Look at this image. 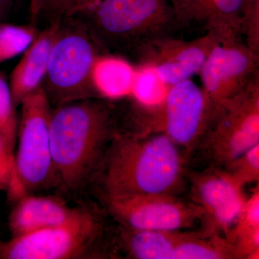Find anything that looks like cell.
<instances>
[{
  "instance_id": "30bf717a",
  "label": "cell",
  "mask_w": 259,
  "mask_h": 259,
  "mask_svg": "<svg viewBox=\"0 0 259 259\" xmlns=\"http://www.w3.org/2000/svg\"><path fill=\"white\" fill-rule=\"evenodd\" d=\"M258 67L259 55L247 47L242 37L221 39L199 71L202 90L217 110L258 74Z\"/></svg>"
},
{
  "instance_id": "5bb4252c",
  "label": "cell",
  "mask_w": 259,
  "mask_h": 259,
  "mask_svg": "<svg viewBox=\"0 0 259 259\" xmlns=\"http://www.w3.org/2000/svg\"><path fill=\"white\" fill-rule=\"evenodd\" d=\"M59 24L60 21L52 22L45 30L37 32L36 37L13 70L9 84L15 107L41 87Z\"/></svg>"
},
{
  "instance_id": "6da1fadb",
  "label": "cell",
  "mask_w": 259,
  "mask_h": 259,
  "mask_svg": "<svg viewBox=\"0 0 259 259\" xmlns=\"http://www.w3.org/2000/svg\"><path fill=\"white\" fill-rule=\"evenodd\" d=\"M185 159L163 133L117 131L96 178L107 195L170 194L185 186Z\"/></svg>"
},
{
  "instance_id": "d6986e66",
  "label": "cell",
  "mask_w": 259,
  "mask_h": 259,
  "mask_svg": "<svg viewBox=\"0 0 259 259\" xmlns=\"http://www.w3.org/2000/svg\"><path fill=\"white\" fill-rule=\"evenodd\" d=\"M236 259L226 237L203 231H185L172 259Z\"/></svg>"
},
{
  "instance_id": "8fae6325",
  "label": "cell",
  "mask_w": 259,
  "mask_h": 259,
  "mask_svg": "<svg viewBox=\"0 0 259 259\" xmlns=\"http://www.w3.org/2000/svg\"><path fill=\"white\" fill-rule=\"evenodd\" d=\"M188 177L192 202L203 211L202 231L226 236L246 199L243 189L218 167L191 173Z\"/></svg>"
},
{
  "instance_id": "7c38bea8",
  "label": "cell",
  "mask_w": 259,
  "mask_h": 259,
  "mask_svg": "<svg viewBox=\"0 0 259 259\" xmlns=\"http://www.w3.org/2000/svg\"><path fill=\"white\" fill-rule=\"evenodd\" d=\"M221 39L214 32L190 40L163 37L145 46L134 56L136 64L152 65L172 87L199 74L209 52Z\"/></svg>"
},
{
  "instance_id": "7402d4cb",
  "label": "cell",
  "mask_w": 259,
  "mask_h": 259,
  "mask_svg": "<svg viewBox=\"0 0 259 259\" xmlns=\"http://www.w3.org/2000/svg\"><path fill=\"white\" fill-rule=\"evenodd\" d=\"M232 180L243 189L245 185L259 182V144L223 167Z\"/></svg>"
},
{
  "instance_id": "8992f818",
  "label": "cell",
  "mask_w": 259,
  "mask_h": 259,
  "mask_svg": "<svg viewBox=\"0 0 259 259\" xmlns=\"http://www.w3.org/2000/svg\"><path fill=\"white\" fill-rule=\"evenodd\" d=\"M100 50L81 22L72 18L61 20L41 85L51 105L59 107L97 97L91 71Z\"/></svg>"
},
{
  "instance_id": "5b68a950",
  "label": "cell",
  "mask_w": 259,
  "mask_h": 259,
  "mask_svg": "<svg viewBox=\"0 0 259 259\" xmlns=\"http://www.w3.org/2000/svg\"><path fill=\"white\" fill-rule=\"evenodd\" d=\"M14 176L8 190L15 203L27 194L57 187L51 148L52 108L42 87L22 101Z\"/></svg>"
},
{
  "instance_id": "7a4b0ae2",
  "label": "cell",
  "mask_w": 259,
  "mask_h": 259,
  "mask_svg": "<svg viewBox=\"0 0 259 259\" xmlns=\"http://www.w3.org/2000/svg\"><path fill=\"white\" fill-rule=\"evenodd\" d=\"M116 126L112 106L94 98L52 109L51 148L57 188L74 193L96 178Z\"/></svg>"
},
{
  "instance_id": "ac0fdd59",
  "label": "cell",
  "mask_w": 259,
  "mask_h": 259,
  "mask_svg": "<svg viewBox=\"0 0 259 259\" xmlns=\"http://www.w3.org/2000/svg\"><path fill=\"white\" fill-rule=\"evenodd\" d=\"M136 65L134 84L130 99L138 112L139 126L155 117L164 106L171 87L152 65Z\"/></svg>"
},
{
  "instance_id": "44dd1931",
  "label": "cell",
  "mask_w": 259,
  "mask_h": 259,
  "mask_svg": "<svg viewBox=\"0 0 259 259\" xmlns=\"http://www.w3.org/2000/svg\"><path fill=\"white\" fill-rule=\"evenodd\" d=\"M18 125L16 115L0 125V190L7 192L14 176V148Z\"/></svg>"
},
{
  "instance_id": "83f0119b",
  "label": "cell",
  "mask_w": 259,
  "mask_h": 259,
  "mask_svg": "<svg viewBox=\"0 0 259 259\" xmlns=\"http://www.w3.org/2000/svg\"><path fill=\"white\" fill-rule=\"evenodd\" d=\"M30 2H31V10H34V8H35V3H36V0H30Z\"/></svg>"
},
{
  "instance_id": "2e32d148",
  "label": "cell",
  "mask_w": 259,
  "mask_h": 259,
  "mask_svg": "<svg viewBox=\"0 0 259 259\" xmlns=\"http://www.w3.org/2000/svg\"><path fill=\"white\" fill-rule=\"evenodd\" d=\"M108 245L109 255L134 259H172L185 231H139L119 226Z\"/></svg>"
},
{
  "instance_id": "e0dca14e",
  "label": "cell",
  "mask_w": 259,
  "mask_h": 259,
  "mask_svg": "<svg viewBox=\"0 0 259 259\" xmlns=\"http://www.w3.org/2000/svg\"><path fill=\"white\" fill-rule=\"evenodd\" d=\"M136 65L123 57L99 54L91 71L92 85L97 97L107 101L130 98L134 84Z\"/></svg>"
},
{
  "instance_id": "3957f363",
  "label": "cell",
  "mask_w": 259,
  "mask_h": 259,
  "mask_svg": "<svg viewBox=\"0 0 259 259\" xmlns=\"http://www.w3.org/2000/svg\"><path fill=\"white\" fill-rule=\"evenodd\" d=\"M79 14L100 49L132 55L182 28L175 0H98Z\"/></svg>"
},
{
  "instance_id": "52a82bcc",
  "label": "cell",
  "mask_w": 259,
  "mask_h": 259,
  "mask_svg": "<svg viewBox=\"0 0 259 259\" xmlns=\"http://www.w3.org/2000/svg\"><path fill=\"white\" fill-rule=\"evenodd\" d=\"M202 144L220 167L259 144V73L218 106Z\"/></svg>"
},
{
  "instance_id": "ba28073f",
  "label": "cell",
  "mask_w": 259,
  "mask_h": 259,
  "mask_svg": "<svg viewBox=\"0 0 259 259\" xmlns=\"http://www.w3.org/2000/svg\"><path fill=\"white\" fill-rule=\"evenodd\" d=\"M100 194L109 214L119 226L127 229L182 231L201 222L203 216L198 205L175 195Z\"/></svg>"
},
{
  "instance_id": "9c48e42d",
  "label": "cell",
  "mask_w": 259,
  "mask_h": 259,
  "mask_svg": "<svg viewBox=\"0 0 259 259\" xmlns=\"http://www.w3.org/2000/svg\"><path fill=\"white\" fill-rule=\"evenodd\" d=\"M216 112L202 88L186 80L171 87L164 106L143 132L163 133L180 148L193 149L203 143Z\"/></svg>"
},
{
  "instance_id": "d4e9b609",
  "label": "cell",
  "mask_w": 259,
  "mask_h": 259,
  "mask_svg": "<svg viewBox=\"0 0 259 259\" xmlns=\"http://www.w3.org/2000/svg\"><path fill=\"white\" fill-rule=\"evenodd\" d=\"M241 36L250 50L259 55V0H249L243 14Z\"/></svg>"
},
{
  "instance_id": "484cf974",
  "label": "cell",
  "mask_w": 259,
  "mask_h": 259,
  "mask_svg": "<svg viewBox=\"0 0 259 259\" xmlns=\"http://www.w3.org/2000/svg\"><path fill=\"white\" fill-rule=\"evenodd\" d=\"M15 108L10 84L0 73V125L16 115Z\"/></svg>"
},
{
  "instance_id": "4316f807",
  "label": "cell",
  "mask_w": 259,
  "mask_h": 259,
  "mask_svg": "<svg viewBox=\"0 0 259 259\" xmlns=\"http://www.w3.org/2000/svg\"><path fill=\"white\" fill-rule=\"evenodd\" d=\"M12 1L13 0H0V23L8 12V10L9 9Z\"/></svg>"
},
{
  "instance_id": "cb8c5ba5",
  "label": "cell",
  "mask_w": 259,
  "mask_h": 259,
  "mask_svg": "<svg viewBox=\"0 0 259 259\" xmlns=\"http://www.w3.org/2000/svg\"><path fill=\"white\" fill-rule=\"evenodd\" d=\"M98 0H36L34 15L45 17L51 23L79 14Z\"/></svg>"
},
{
  "instance_id": "603a6c76",
  "label": "cell",
  "mask_w": 259,
  "mask_h": 259,
  "mask_svg": "<svg viewBox=\"0 0 259 259\" xmlns=\"http://www.w3.org/2000/svg\"><path fill=\"white\" fill-rule=\"evenodd\" d=\"M259 231V186L252 190L249 197H246L244 204L233 223L231 230L225 236L231 243L237 238Z\"/></svg>"
},
{
  "instance_id": "4fadbf2b",
  "label": "cell",
  "mask_w": 259,
  "mask_h": 259,
  "mask_svg": "<svg viewBox=\"0 0 259 259\" xmlns=\"http://www.w3.org/2000/svg\"><path fill=\"white\" fill-rule=\"evenodd\" d=\"M182 28L199 25L221 38L242 37V19L249 0H175Z\"/></svg>"
},
{
  "instance_id": "9a60e30c",
  "label": "cell",
  "mask_w": 259,
  "mask_h": 259,
  "mask_svg": "<svg viewBox=\"0 0 259 259\" xmlns=\"http://www.w3.org/2000/svg\"><path fill=\"white\" fill-rule=\"evenodd\" d=\"M59 197L27 194L15 202L8 224L12 238H18L61 224L74 212Z\"/></svg>"
},
{
  "instance_id": "277c9868",
  "label": "cell",
  "mask_w": 259,
  "mask_h": 259,
  "mask_svg": "<svg viewBox=\"0 0 259 259\" xmlns=\"http://www.w3.org/2000/svg\"><path fill=\"white\" fill-rule=\"evenodd\" d=\"M103 213L81 204L64 222L0 241V259H84L106 256Z\"/></svg>"
},
{
  "instance_id": "ffe728a7",
  "label": "cell",
  "mask_w": 259,
  "mask_h": 259,
  "mask_svg": "<svg viewBox=\"0 0 259 259\" xmlns=\"http://www.w3.org/2000/svg\"><path fill=\"white\" fill-rule=\"evenodd\" d=\"M37 32L32 25L0 23V64L23 54Z\"/></svg>"
}]
</instances>
